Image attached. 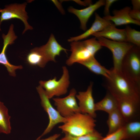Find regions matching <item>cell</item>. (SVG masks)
I'll list each match as a JSON object with an SVG mask.
<instances>
[{
	"label": "cell",
	"mask_w": 140,
	"mask_h": 140,
	"mask_svg": "<svg viewBox=\"0 0 140 140\" xmlns=\"http://www.w3.org/2000/svg\"><path fill=\"white\" fill-rule=\"evenodd\" d=\"M105 86L107 91L117 100H124L140 103V85L129 78L122 72L110 70Z\"/></svg>",
	"instance_id": "obj_1"
},
{
	"label": "cell",
	"mask_w": 140,
	"mask_h": 140,
	"mask_svg": "<svg viewBox=\"0 0 140 140\" xmlns=\"http://www.w3.org/2000/svg\"><path fill=\"white\" fill-rule=\"evenodd\" d=\"M59 128L65 134L78 136L91 133L95 129V118L88 114L78 113L66 118Z\"/></svg>",
	"instance_id": "obj_2"
},
{
	"label": "cell",
	"mask_w": 140,
	"mask_h": 140,
	"mask_svg": "<svg viewBox=\"0 0 140 140\" xmlns=\"http://www.w3.org/2000/svg\"><path fill=\"white\" fill-rule=\"evenodd\" d=\"M70 45L71 53L66 62L69 66L94 56L102 47L95 37L83 41L72 42Z\"/></svg>",
	"instance_id": "obj_3"
},
{
	"label": "cell",
	"mask_w": 140,
	"mask_h": 140,
	"mask_svg": "<svg viewBox=\"0 0 140 140\" xmlns=\"http://www.w3.org/2000/svg\"><path fill=\"white\" fill-rule=\"evenodd\" d=\"M62 74L60 78L57 80L56 77L47 81L40 80L39 83L44 89L48 97L51 99L54 96L59 97L67 92L70 82L69 72L67 67H62Z\"/></svg>",
	"instance_id": "obj_4"
},
{
	"label": "cell",
	"mask_w": 140,
	"mask_h": 140,
	"mask_svg": "<svg viewBox=\"0 0 140 140\" xmlns=\"http://www.w3.org/2000/svg\"><path fill=\"white\" fill-rule=\"evenodd\" d=\"M121 71L140 85V47L134 45L127 52L122 62Z\"/></svg>",
	"instance_id": "obj_5"
},
{
	"label": "cell",
	"mask_w": 140,
	"mask_h": 140,
	"mask_svg": "<svg viewBox=\"0 0 140 140\" xmlns=\"http://www.w3.org/2000/svg\"><path fill=\"white\" fill-rule=\"evenodd\" d=\"M96 38L102 47H107L112 52L113 62L112 69L115 72L121 71L123 59L134 45L129 43L113 41L101 37Z\"/></svg>",
	"instance_id": "obj_6"
},
{
	"label": "cell",
	"mask_w": 140,
	"mask_h": 140,
	"mask_svg": "<svg viewBox=\"0 0 140 140\" xmlns=\"http://www.w3.org/2000/svg\"><path fill=\"white\" fill-rule=\"evenodd\" d=\"M36 89L40 98L41 106L48 114L49 119L47 127L41 135L37 138L36 140H38L49 133L57 124L64 123L66 119L53 107L44 89L39 85L36 87Z\"/></svg>",
	"instance_id": "obj_7"
},
{
	"label": "cell",
	"mask_w": 140,
	"mask_h": 140,
	"mask_svg": "<svg viewBox=\"0 0 140 140\" xmlns=\"http://www.w3.org/2000/svg\"><path fill=\"white\" fill-rule=\"evenodd\" d=\"M27 3L25 2L22 4L14 3L5 6L3 9L0 8V26L2 22L17 18L20 20L24 23L25 29L22 34L28 30L33 29L27 22L29 17L25 10Z\"/></svg>",
	"instance_id": "obj_8"
},
{
	"label": "cell",
	"mask_w": 140,
	"mask_h": 140,
	"mask_svg": "<svg viewBox=\"0 0 140 140\" xmlns=\"http://www.w3.org/2000/svg\"><path fill=\"white\" fill-rule=\"evenodd\" d=\"M76 90L73 88L66 97L53 98L56 109L63 117L66 118L75 113H80L76 100Z\"/></svg>",
	"instance_id": "obj_9"
},
{
	"label": "cell",
	"mask_w": 140,
	"mask_h": 140,
	"mask_svg": "<svg viewBox=\"0 0 140 140\" xmlns=\"http://www.w3.org/2000/svg\"><path fill=\"white\" fill-rule=\"evenodd\" d=\"M93 85V83L91 82L86 90L79 92L76 94V97L79 101L78 104L80 113L95 118L96 114L92 94Z\"/></svg>",
	"instance_id": "obj_10"
},
{
	"label": "cell",
	"mask_w": 140,
	"mask_h": 140,
	"mask_svg": "<svg viewBox=\"0 0 140 140\" xmlns=\"http://www.w3.org/2000/svg\"><path fill=\"white\" fill-rule=\"evenodd\" d=\"M2 37L3 39V46L0 53V64L4 65L6 68L9 75L12 76H16V71L17 69H22V65L15 66L11 63L8 61L6 54V52L8 46L14 43V41L17 37L12 29L9 30L6 35L3 34Z\"/></svg>",
	"instance_id": "obj_11"
},
{
	"label": "cell",
	"mask_w": 140,
	"mask_h": 140,
	"mask_svg": "<svg viewBox=\"0 0 140 140\" xmlns=\"http://www.w3.org/2000/svg\"><path fill=\"white\" fill-rule=\"evenodd\" d=\"M117 100L118 109L126 122L139 120L140 103L127 100Z\"/></svg>",
	"instance_id": "obj_12"
},
{
	"label": "cell",
	"mask_w": 140,
	"mask_h": 140,
	"mask_svg": "<svg viewBox=\"0 0 140 140\" xmlns=\"http://www.w3.org/2000/svg\"><path fill=\"white\" fill-rule=\"evenodd\" d=\"M105 4V0H99L83 9H78L70 6L68 10L69 12L75 15L78 17L80 21V29L85 31L87 29V24L90 18L95 11L104 5Z\"/></svg>",
	"instance_id": "obj_13"
},
{
	"label": "cell",
	"mask_w": 140,
	"mask_h": 140,
	"mask_svg": "<svg viewBox=\"0 0 140 140\" xmlns=\"http://www.w3.org/2000/svg\"><path fill=\"white\" fill-rule=\"evenodd\" d=\"M95 20L88 29L78 36L71 37L68 39V41H76L86 39L94 34L102 31L108 25L113 23L111 21L101 17L96 12L95 13Z\"/></svg>",
	"instance_id": "obj_14"
},
{
	"label": "cell",
	"mask_w": 140,
	"mask_h": 140,
	"mask_svg": "<svg viewBox=\"0 0 140 140\" xmlns=\"http://www.w3.org/2000/svg\"><path fill=\"white\" fill-rule=\"evenodd\" d=\"M131 9L130 7L126 6L119 10H114L113 12V16L110 15L103 18L113 22L116 26L130 24L140 26V22L135 20L130 17L129 13Z\"/></svg>",
	"instance_id": "obj_15"
},
{
	"label": "cell",
	"mask_w": 140,
	"mask_h": 140,
	"mask_svg": "<svg viewBox=\"0 0 140 140\" xmlns=\"http://www.w3.org/2000/svg\"><path fill=\"white\" fill-rule=\"evenodd\" d=\"M40 47L48 62H55L56 56H59L62 51L67 53L68 50L58 43L52 34H51L47 43Z\"/></svg>",
	"instance_id": "obj_16"
},
{
	"label": "cell",
	"mask_w": 140,
	"mask_h": 140,
	"mask_svg": "<svg viewBox=\"0 0 140 140\" xmlns=\"http://www.w3.org/2000/svg\"><path fill=\"white\" fill-rule=\"evenodd\" d=\"M92 36L96 38L101 37L113 41L125 42V29H118L113 23L108 25L102 31L94 34Z\"/></svg>",
	"instance_id": "obj_17"
},
{
	"label": "cell",
	"mask_w": 140,
	"mask_h": 140,
	"mask_svg": "<svg viewBox=\"0 0 140 140\" xmlns=\"http://www.w3.org/2000/svg\"><path fill=\"white\" fill-rule=\"evenodd\" d=\"M95 110L102 111L108 114L118 109V101L116 99L107 91L104 97L95 103Z\"/></svg>",
	"instance_id": "obj_18"
},
{
	"label": "cell",
	"mask_w": 140,
	"mask_h": 140,
	"mask_svg": "<svg viewBox=\"0 0 140 140\" xmlns=\"http://www.w3.org/2000/svg\"><path fill=\"white\" fill-rule=\"evenodd\" d=\"M107 124L108 128L107 134L123 127L126 123L118 109L108 114Z\"/></svg>",
	"instance_id": "obj_19"
},
{
	"label": "cell",
	"mask_w": 140,
	"mask_h": 140,
	"mask_svg": "<svg viewBox=\"0 0 140 140\" xmlns=\"http://www.w3.org/2000/svg\"><path fill=\"white\" fill-rule=\"evenodd\" d=\"M26 61L31 65L41 68L44 67L48 62L40 47H35L30 50L27 55Z\"/></svg>",
	"instance_id": "obj_20"
},
{
	"label": "cell",
	"mask_w": 140,
	"mask_h": 140,
	"mask_svg": "<svg viewBox=\"0 0 140 140\" xmlns=\"http://www.w3.org/2000/svg\"><path fill=\"white\" fill-rule=\"evenodd\" d=\"M79 63L85 66L95 74L102 75L105 78H107L109 77L110 70L107 69L101 65L96 59L94 56Z\"/></svg>",
	"instance_id": "obj_21"
},
{
	"label": "cell",
	"mask_w": 140,
	"mask_h": 140,
	"mask_svg": "<svg viewBox=\"0 0 140 140\" xmlns=\"http://www.w3.org/2000/svg\"><path fill=\"white\" fill-rule=\"evenodd\" d=\"M124 139L139 140L140 138V121L139 120L126 122L123 126Z\"/></svg>",
	"instance_id": "obj_22"
},
{
	"label": "cell",
	"mask_w": 140,
	"mask_h": 140,
	"mask_svg": "<svg viewBox=\"0 0 140 140\" xmlns=\"http://www.w3.org/2000/svg\"><path fill=\"white\" fill-rule=\"evenodd\" d=\"M11 117L8 113V110L4 103L0 101V133L9 134L11 132L10 121Z\"/></svg>",
	"instance_id": "obj_23"
},
{
	"label": "cell",
	"mask_w": 140,
	"mask_h": 140,
	"mask_svg": "<svg viewBox=\"0 0 140 140\" xmlns=\"http://www.w3.org/2000/svg\"><path fill=\"white\" fill-rule=\"evenodd\" d=\"M65 134L64 137L57 140H100L103 137L101 134L96 130L91 133L80 136Z\"/></svg>",
	"instance_id": "obj_24"
},
{
	"label": "cell",
	"mask_w": 140,
	"mask_h": 140,
	"mask_svg": "<svg viewBox=\"0 0 140 140\" xmlns=\"http://www.w3.org/2000/svg\"><path fill=\"white\" fill-rule=\"evenodd\" d=\"M125 42L140 47V32L127 26L125 29Z\"/></svg>",
	"instance_id": "obj_25"
},
{
	"label": "cell",
	"mask_w": 140,
	"mask_h": 140,
	"mask_svg": "<svg viewBox=\"0 0 140 140\" xmlns=\"http://www.w3.org/2000/svg\"><path fill=\"white\" fill-rule=\"evenodd\" d=\"M125 136V131L123 127L109 134H107L100 140H122Z\"/></svg>",
	"instance_id": "obj_26"
},
{
	"label": "cell",
	"mask_w": 140,
	"mask_h": 140,
	"mask_svg": "<svg viewBox=\"0 0 140 140\" xmlns=\"http://www.w3.org/2000/svg\"><path fill=\"white\" fill-rule=\"evenodd\" d=\"M117 0H106L105 1L104 14V16L110 15V8L112 4L117 1Z\"/></svg>",
	"instance_id": "obj_27"
},
{
	"label": "cell",
	"mask_w": 140,
	"mask_h": 140,
	"mask_svg": "<svg viewBox=\"0 0 140 140\" xmlns=\"http://www.w3.org/2000/svg\"><path fill=\"white\" fill-rule=\"evenodd\" d=\"M129 14L132 19L140 22V10L131 9Z\"/></svg>",
	"instance_id": "obj_28"
},
{
	"label": "cell",
	"mask_w": 140,
	"mask_h": 140,
	"mask_svg": "<svg viewBox=\"0 0 140 140\" xmlns=\"http://www.w3.org/2000/svg\"><path fill=\"white\" fill-rule=\"evenodd\" d=\"M131 2L133 6V9L140 10V0H132Z\"/></svg>",
	"instance_id": "obj_29"
},
{
	"label": "cell",
	"mask_w": 140,
	"mask_h": 140,
	"mask_svg": "<svg viewBox=\"0 0 140 140\" xmlns=\"http://www.w3.org/2000/svg\"><path fill=\"white\" fill-rule=\"evenodd\" d=\"M60 136V134H56L45 139L36 140H57Z\"/></svg>",
	"instance_id": "obj_30"
},
{
	"label": "cell",
	"mask_w": 140,
	"mask_h": 140,
	"mask_svg": "<svg viewBox=\"0 0 140 140\" xmlns=\"http://www.w3.org/2000/svg\"><path fill=\"white\" fill-rule=\"evenodd\" d=\"M122 140H128V139H123Z\"/></svg>",
	"instance_id": "obj_31"
}]
</instances>
